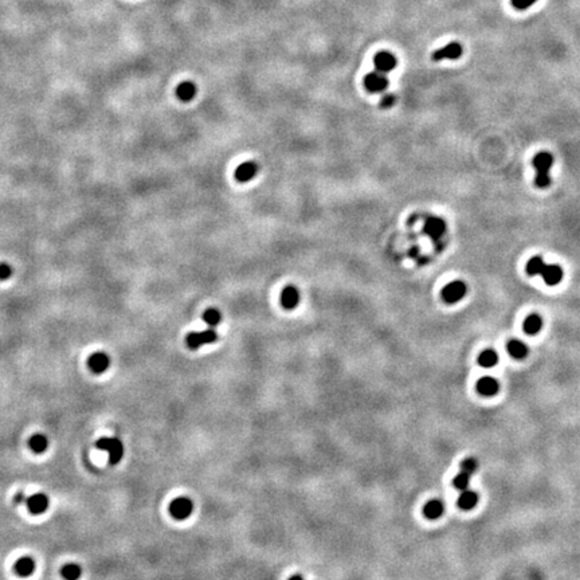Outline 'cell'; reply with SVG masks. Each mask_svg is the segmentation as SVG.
Instances as JSON below:
<instances>
[{
  "instance_id": "obj_1",
  "label": "cell",
  "mask_w": 580,
  "mask_h": 580,
  "mask_svg": "<svg viewBox=\"0 0 580 580\" xmlns=\"http://www.w3.org/2000/svg\"><path fill=\"white\" fill-rule=\"evenodd\" d=\"M553 164V156L548 152H540L534 156L533 167L536 169V179L534 183L540 188H545L551 184L549 169Z\"/></svg>"
},
{
  "instance_id": "obj_2",
  "label": "cell",
  "mask_w": 580,
  "mask_h": 580,
  "mask_svg": "<svg viewBox=\"0 0 580 580\" xmlns=\"http://www.w3.org/2000/svg\"><path fill=\"white\" fill-rule=\"evenodd\" d=\"M98 449H101L104 451H107L109 454V462L111 465H117L122 460L124 457V445L118 438H107V436H103L100 438L96 443Z\"/></svg>"
},
{
  "instance_id": "obj_3",
  "label": "cell",
  "mask_w": 580,
  "mask_h": 580,
  "mask_svg": "<svg viewBox=\"0 0 580 580\" xmlns=\"http://www.w3.org/2000/svg\"><path fill=\"white\" fill-rule=\"evenodd\" d=\"M194 511V504L187 497H177L169 504V513L176 520H186Z\"/></svg>"
},
{
  "instance_id": "obj_4",
  "label": "cell",
  "mask_w": 580,
  "mask_h": 580,
  "mask_svg": "<svg viewBox=\"0 0 580 580\" xmlns=\"http://www.w3.org/2000/svg\"><path fill=\"white\" fill-rule=\"evenodd\" d=\"M218 340V333L213 329L200 330V332H191L187 336V344L191 349H198L206 344H212Z\"/></svg>"
},
{
  "instance_id": "obj_5",
  "label": "cell",
  "mask_w": 580,
  "mask_h": 580,
  "mask_svg": "<svg viewBox=\"0 0 580 580\" xmlns=\"http://www.w3.org/2000/svg\"><path fill=\"white\" fill-rule=\"evenodd\" d=\"M466 292H468L466 283L462 282V281H454V282L447 283L443 288L442 298L447 304H455V302L461 301L466 296Z\"/></svg>"
},
{
  "instance_id": "obj_6",
  "label": "cell",
  "mask_w": 580,
  "mask_h": 580,
  "mask_svg": "<svg viewBox=\"0 0 580 580\" xmlns=\"http://www.w3.org/2000/svg\"><path fill=\"white\" fill-rule=\"evenodd\" d=\"M423 230H424V234H426L427 237H430L434 241H439L445 235L446 222L441 218L430 216V218L426 219Z\"/></svg>"
},
{
  "instance_id": "obj_7",
  "label": "cell",
  "mask_w": 580,
  "mask_h": 580,
  "mask_svg": "<svg viewBox=\"0 0 580 580\" xmlns=\"http://www.w3.org/2000/svg\"><path fill=\"white\" fill-rule=\"evenodd\" d=\"M364 86L371 93H381L388 86V79L380 71H372V73L366 75Z\"/></svg>"
},
{
  "instance_id": "obj_8",
  "label": "cell",
  "mask_w": 580,
  "mask_h": 580,
  "mask_svg": "<svg viewBox=\"0 0 580 580\" xmlns=\"http://www.w3.org/2000/svg\"><path fill=\"white\" fill-rule=\"evenodd\" d=\"M373 65H375L376 71H380L383 74L385 73H390L398 65V60L395 58L394 54H391L390 52H379L373 58Z\"/></svg>"
},
{
  "instance_id": "obj_9",
  "label": "cell",
  "mask_w": 580,
  "mask_h": 580,
  "mask_svg": "<svg viewBox=\"0 0 580 580\" xmlns=\"http://www.w3.org/2000/svg\"><path fill=\"white\" fill-rule=\"evenodd\" d=\"M464 53V47L458 42H451L449 45H446L442 49H438L434 54H432V59L434 60H443V59H458Z\"/></svg>"
},
{
  "instance_id": "obj_10",
  "label": "cell",
  "mask_w": 580,
  "mask_h": 580,
  "mask_svg": "<svg viewBox=\"0 0 580 580\" xmlns=\"http://www.w3.org/2000/svg\"><path fill=\"white\" fill-rule=\"evenodd\" d=\"M88 366L94 373H104L110 366V358L105 352H94L88 359Z\"/></svg>"
},
{
  "instance_id": "obj_11",
  "label": "cell",
  "mask_w": 580,
  "mask_h": 580,
  "mask_svg": "<svg viewBox=\"0 0 580 580\" xmlns=\"http://www.w3.org/2000/svg\"><path fill=\"white\" fill-rule=\"evenodd\" d=\"M540 275L543 277L544 281H545V283H547V285H549V286H555V285H557V283L562 282L564 273H563V269L560 267V266H559V264H545L543 271H541V274H540Z\"/></svg>"
},
{
  "instance_id": "obj_12",
  "label": "cell",
  "mask_w": 580,
  "mask_h": 580,
  "mask_svg": "<svg viewBox=\"0 0 580 580\" xmlns=\"http://www.w3.org/2000/svg\"><path fill=\"white\" fill-rule=\"evenodd\" d=\"M26 502H27L28 511L31 512L33 515L45 513L47 511V508H49V498L43 493H37L34 496L28 497Z\"/></svg>"
},
{
  "instance_id": "obj_13",
  "label": "cell",
  "mask_w": 580,
  "mask_h": 580,
  "mask_svg": "<svg viewBox=\"0 0 580 580\" xmlns=\"http://www.w3.org/2000/svg\"><path fill=\"white\" fill-rule=\"evenodd\" d=\"M281 304L285 309H294L300 304V292L296 286L289 285L281 293Z\"/></svg>"
},
{
  "instance_id": "obj_14",
  "label": "cell",
  "mask_w": 580,
  "mask_h": 580,
  "mask_svg": "<svg viewBox=\"0 0 580 580\" xmlns=\"http://www.w3.org/2000/svg\"><path fill=\"white\" fill-rule=\"evenodd\" d=\"M257 172H258V165L254 161H246L241 164L239 167L235 169V177L238 181L241 183H246L250 181L253 177L256 176Z\"/></svg>"
},
{
  "instance_id": "obj_15",
  "label": "cell",
  "mask_w": 580,
  "mask_h": 580,
  "mask_svg": "<svg viewBox=\"0 0 580 580\" xmlns=\"http://www.w3.org/2000/svg\"><path fill=\"white\" fill-rule=\"evenodd\" d=\"M477 390L483 396H493L500 390V384H498L497 379H494L492 376H485V377L478 380Z\"/></svg>"
},
{
  "instance_id": "obj_16",
  "label": "cell",
  "mask_w": 580,
  "mask_h": 580,
  "mask_svg": "<svg viewBox=\"0 0 580 580\" xmlns=\"http://www.w3.org/2000/svg\"><path fill=\"white\" fill-rule=\"evenodd\" d=\"M34 571H35V562H34L33 557L23 556L15 563V572L19 576L26 578V576L33 575Z\"/></svg>"
},
{
  "instance_id": "obj_17",
  "label": "cell",
  "mask_w": 580,
  "mask_h": 580,
  "mask_svg": "<svg viewBox=\"0 0 580 580\" xmlns=\"http://www.w3.org/2000/svg\"><path fill=\"white\" fill-rule=\"evenodd\" d=\"M443 512H445V504H443L441 500H431V501H428L426 505H424V509H423L424 516H426L427 519H430V520H436V519H439V517L443 515Z\"/></svg>"
},
{
  "instance_id": "obj_18",
  "label": "cell",
  "mask_w": 580,
  "mask_h": 580,
  "mask_svg": "<svg viewBox=\"0 0 580 580\" xmlns=\"http://www.w3.org/2000/svg\"><path fill=\"white\" fill-rule=\"evenodd\" d=\"M478 502V494L474 490H469V489H465L462 490L458 498V506L465 509V511H470L473 509L474 506L477 505Z\"/></svg>"
},
{
  "instance_id": "obj_19",
  "label": "cell",
  "mask_w": 580,
  "mask_h": 580,
  "mask_svg": "<svg viewBox=\"0 0 580 580\" xmlns=\"http://www.w3.org/2000/svg\"><path fill=\"white\" fill-rule=\"evenodd\" d=\"M176 96L181 101H191L194 100L196 96V85L194 82L186 81V82H181L176 89Z\"/></svg>"
},
{
  "instance_id": "obj_20",
  "label": "cell",
  "mask_w": 580,
  "mask_h": 580,
  "mask_svg": "<svg viewBox=\"0 0 580 580\" xmlns=\"http://www.w3.org/2000/svg\"><path fill=\"white\" fill-rule=\"evenodd\" d=\"M543 328V318L538 315H530L524 321V332L529 336L537 334Z\"/></svg>"
},
{
  "instance_id": "obj_21",
  "label": "cell",
  "mask_w": 580,
  "mask_h": 580,
  "mask_svg": "<svg viewBox=\"0 0 580 580\" xmlns=\"http://www.w3.org/2000/svg\"><path fill=\"white\" fill-rule=\"evenodd\" d=\"M508 352L512 358L515 359H524L527 358L529 349L521 340H511L508 343Z\"/></svg>"
},
{
  "instance_id": "obj_22",
  "label": "cell",
  "mask_w": 580,
  "mask_h": 580,
  "mask_svg": "<svg viewBox=\"0 0 580 580\" xmlns=\"http://www.w3.org/2000/svg\"><path fill=\"white\" fill-rule=\"evenodd\" d=\"M30 449L35 453V454H42L43 451H46L47 446H49V441L47 438L42 434H35L30 438L28 441Z\"/></svg>"
},
{
  "instance_id": "obj_23",
  "label": "cell",
  "mask_w": 580,
  "mask_h": 580,
  "mask_svg": "<svg viewBox=\"0 0 580 580\" xmlns=\"http://www.w3.org/2000/svg\"><path fill=\"white\" fill-rule=\"evenodd\" d=\"M478 363H479V366L483 368H493L494 366H497V363H498V355H497L496 351H493V349H486V351H483V352L479 355Z\"/></svg>"
},
{
  "instance_id": "obj_24",
  "label": "cell",
  "mask_w": 580,
  "mask_h": 580,
  "mask_svg": "<svg viewBox=\"0 0 580 580\" xmlns=\"http://www.w3.org/2000/svg\"><path fill=\"white\" fill-rule=\"evenodd\" d=\"M81 574H82V570H81V567H79L78 564H75V563L66 564V566L62 567V570H60V575L65 578V580H78Z\"/></svg>"
},
{
  "instance_id": "obj_25",
  "label": "cell",
  "mask_w": 580,
  "mask_h": 580,
  "mask_svg": "<svg viewBox=\"0 0 580 580\" xmlns=\"http://www.w3.org/2000/svg\"><path fill=\"white\" fill-rule=\"evenodd\" d=\"M544 266H545V262H544V260L541 258V257H533V258H530V260L528 261V264H527V273L529 274V275H540L541 274V271H543Z\"/></svg>"
},
{
  "instance_id": "obj_26",
  "label": "cell",
  "mask_w": 580,
  "mask_h": 580,
  "mask_svg": "<svg viewBox=\"0 0 580 580\" xmlns=\"http://www.w3.org/2000/svg\"><path fill=\"white\" fill-rule=\"evenodd\" d=\"M203 320H205L210 326H216V325H219L220 320H222V316H220V313H219L218 309L210 308V309H207V311L203 313Z\"/></svg>"
},
{
  "instance_id": "obj_27",
  "label": "cell",
  "mask_w": 580,
  "mask_h": 580,
  "mask_svg": "<svg viewBox=\"0 0 580 580\" xmlns=\"http://www.w3.org/2000/svg\"><path fill=\"white\" fill-rule=\"evenodd\" d=\"M477 469H478V461L475 460V458H473V457L466 458V460L462 461V464H461V472L469 474V475H472V474L475 473V472H477Z\"/></svg>"
},
{
  "instance_id": "obj_28",
  "label": "cell",
  "mask_w": 580,
  "mask_h": 580,
  "mask_svg": "<svg viewBox=\"0 0 580 580\" xmlns=\"http://www.w3.org/2000/svg\"><path fill=\"white\" fill-rule=\"evenodd\" d=\"M469 483L470 475L469 474L464 473V472H461V473L454 478V486L457 487V489H460L461 492L465 490V489H468V487H469Z\"/></svg>"
},
{
  "instance_id": "obj_29",
  "label": "cell",
  "mask_w": 580,
  "mask_h": 580,
  "mask_svg": "<svg viewBox=\"0 0 580 580\" xmlns=\"http://www.w3.org/2000/svg\"><path fill=\"white\" fill-rule=\"evenodd\" d=\"M538 0H511L512 5L519 11H524V9L530 8L532 5L536 4Z\"/></svg>"
},
{
  "instance_id": "obj_30",
  "label": "cell",
  "mask_w": 580,
  "mask_h": 580,
  "mask_svg": "<svg viewBox=\"0 0 580 580\" xmlns=\"http://www.w3.org/2000/svg\"><path fill=\"white\" fill-rule=\"evenodd\" d=\"M12 273H14V270H12L11 264H5V262L0 264V281H7L8 278H11Z\"/></svg>"
},
{
  "instance_id": "obj_31",
  "label": "cell",
  "mask_w": 580,
  "mask_h": 580,
  "mask_svg": "<svg viewBox=\"0 0 580 580\" xmlns=\"http://www.w3.org/2000/svg\"><path fill=\"white\" fill-rule=\"evenodd\" d=\"M395 101H396V98H395L394 94H385L384 97L381 98L380 105H381V107L387 109V107L392 106V105L395 104Z\"/></svg>"
},
{
  "instance_id": "obj_32",
  "label": "cell",
  "mask_w": 580,
  "mask_h": 580,
  "mask_svg": "<svg viewBox=\"0 0 580 580\" xmlns=\"http://www.w3.org/2000/svg\"><path fill=\"white\" fill-rule=\"evenodd\" d=\"M26 500H27V498L24 497L23 493H18V494H16V496H15V498H14L15 504H22V502H24V501H26Z\"/></svg>"
},
{
  "instance_id": "obj_33",
  "label": "cell",
  "mask_w": 580,
  "mask_h": 580,
  "mask_svg": "<svg viewBox=\"0 0 580 580\" xmlns=\"http://www.w3.org/2000/svg\"><path fill=\"white\" fill-rule=\"evenodd\" d=\"M289 580H304L301 575H293L292 578H289Z\"/></svg>"
}]
</instances>
